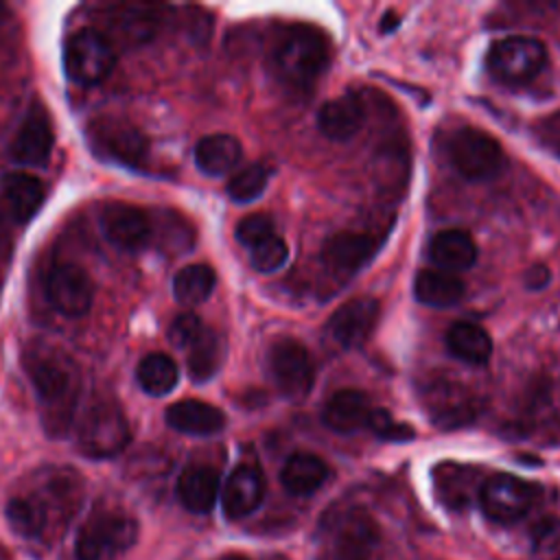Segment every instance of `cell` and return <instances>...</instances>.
<instances>
[{
  "label": "cell",
  "mask_w": 560,
  "mask_h": 560,
  "mask_svg": "<svg viewBox=\"0 0 560 560\" xmlns=\"http://www.w3.org/2000/svg\"><path fill=\"white\" fill-rule=\"evenodd\" d=\"M22 365L39 400L46 433L63 438L72 427L81 394L79 365L66 350L42 339L24 348Z\"/></svg>",
  "instance_id": "6da1fadb"
},
{
  "label": "cell",
  "mask_w": 560,
  "mask_h": 560,
  "mask_svg": "<svg viewBox=\"0 0 560 560\" xmlns=\"http://www.w3.org/2000/svg\"><path fill=\"white\" fill-rule=\"evenodd\" d=\"M330 48L326 37L311 26L289 28L273 48V70L291 88H308L328 66Z\"/></svg>",
  "instance_id": "7a4b0ae2"
},
{
  "label": "cell",
  "mask_w": 560,
  "mask_h": 560,
  "mask_svg": "<svg viewBox=\"0 0 560 560\" xmlns=\"http://www.w3.org/2000/svg\"><path fill=\"white\" fill-rule=\"evenodd\" d=\"M138 538V523L122 510L98 508L81 525L74 542L77 560H118Z\"/></svg>",
  "instance_id": "3957f363"
},
{
  "label": "cell",
  "mask_w": 560,
  "mask_h": 560,
  "mask_svg": "<svg viewBox=\"0 0 560 560\" xmlns=\"http://www.w3.org/2000/svg\"><path fill=\"white\" fill-rule=\"evenodd\" d=\"M129 438L131 431L125 411L112 398H96L79 420L77 446L85 457H114L129 444Z\"/></svg>",
  "instance_id": "277c9868"
},
{
  "label": "cell",
  "mask_w": 560,
  "mask_h": 560,
  "mask_svg": "<svg viewBox=\"0 0 560 560\" xmlns=\"http://www.w3.org/2000/svg\"><path fill=\"white\" fill-rule=\"evenodd\" d=\"M116 66V50L98 28H79L63 46V70L79 85H94L109 77Z\"/></svg>",
  "instance_id": "5b68a950"
},
{
  "label": "cell",
  "mask_w": 560,
  "mask_h": 560,
  "mask_svg": "<svg viewBox=\"0 0 560 560\" xmlns=\"http://www.w3.org/2000/svg\"><path fill=\"white\" fill-rule=\"evenodd\" d=\"M448 160L453 168L470 182L492 179L505 166L501 144L486 131L472 127H462L451 136Z\"/></svg>",
  "instance_id": "8992f818"
},
{
  "label": "cell",
  "mask_w": 560,
  "mask_h": 560,
  "mask_svg": "<svg viewBox=\"0 0 560 560\" xmlns=\"http://www.w3.org/2000/svg\"><path fill=\"white\" fill-rule=\"evenodd\" d=\"M486 63L494 79L518 85L540 74L547 63V48L536 37L512 35L490 46Z\"/></svg>",
  "instance_id": "52a82bcc"
},
{
  "label": "cell",
  "mask_w": 560,
  "mask_h": 560,
  "mask_svg": "<svg viewBox=\"0 0 560 560\" xmlns=\"http://www.w3.org/2000/svg\"><path fill=\"white\" fill-rule=\"evenodd\" d=\"M269 372L280 394L289 400H302L311 392L315 378L311 352L293 337H280L271 343Z\"/></svg>",
  "instance_id": "ba28073f"
},
{
  "label": "cell",
  "mask_w": 560,
  "mask_h": 560,
  "mask_svg": "<svg viewBox=\"0 0 560 560\" xmlns=\"http://www.w3.org/2000/svg\"><path fill=\"white\" fill-rule=\"evenodd\" d=\"M538 488L529 481L499 472L488 477L479 490V503L483 514L494 523H514L523 518L534 505Z\"/></svg>",
  "instance_id": "9c48e42d"
},
{
  "label": "cell",
  "mask_w": 560,
  "mask_h": 560,
  "mask_svg": "<svg viewBox=\"0 0 560 560\" xmlns=\"http://www.w3.org/2000/svg\"><path fill=\"white\" fill-rule=\"evenodd\" d=\"M92 149L107 158L116 160L129 168H140L149 153L147 136L129 120L122 118H98L90 125Z\"/></svg>",
  "instance_id": "30bf717a"
},
{
  "label": "cell",
  "mask_w": 560,
  "mask_h": 560,
  "mask_svg": "<svg viewBox=\"0 0 560 560\" xmlns=\"http://www.w3.org/2000/svg\"><path fill=\"white\" fill-rule=\"evenodd\" d=\"M378 525L365 510H348L335 521L328 545L326 560H370L378 545Z\"/></svg>",
  "instance_id": "8fae6325"
},
{
  "label": "cell",
  "mask_w": 560,
  "mask_h": 560,
  "mask_svg": "<svg viewBox=\"0 0 560 560\" xmlns=\"http://www.w3.org/2000/svg\"><path fill=\"white\" fill-rule=\"evenodd\" d=\"M98 221L103 236L122 252H140L153 241V221L138 206L122 201L105 203Z\"/></svg>",
  "instance_id": "7c38bea8"
},
{
  "label": "cell",
  "mask_w": 560,
  "mask_h": 560,
  "mask_svg": "<svg viewBox=\"0 0 560 560\" xmlns=\"http://www.w3.org/2000/svg\"><path fill=\"white\" fill-rule=\"evenodd\" d=\"M46 298L61 315L81 317L92 306L94 287L79 265L59 262L46 276Z\"/></svg>",
  "instance_id": "4fadbf2b"
},
{
  "label": "cell",
  "mask_w": 560,
  "mask_h": 560,
  "mask_svg": "<svg viewBox=\"0 0 560 560\" xmlns=\"http://www.w3.org/2000/svg\"><path fill=\"white\" fill-rule=\"evenodd\" d=\"M52 142L50 118L39 103H33L9 144V155L24 166H44L50 158Z\"/></svg>",
  "instance_id": "5bb4252c"
},
{
  "label": "cell",
  "mask_w": 560,
  "mask_h": 560,
  "mask_svg": "<svg viewBox=\"0 0 560 560\" xmlns=\"http://www.w3.org/2000/svg\"><path fill=\"white\" fill-rule=\"evenodd\" d=\"M378 311L381 306L374 298L348 300L330 315L326 332L341 348H357L370 337L378 319Z\"/></svg>",
  "instance_id": "9a60e30c"
},
{
  "label": "cell",
  "mask_w": 560,
  "mask_h": 560,
  "mask_svg": "<svg viewBox=\"0 0 560 560\" xmlns=\"http://www.w3.org/2000/svg\"><path fill=\"white\" fill-rule=\"evenodd\" d=\"M265 497V477L258 466L241 464L236 466L223 490H221V505L228 518H243L252 514Z\"/></svg>",
  "instance_id": "2e32d148"
},
{
  "label": "cell",
  "mask_w": 560,
  "mask_h": 560,
  "mask_svg": "<svg viewBox=\"0 0 560 560\" xmlns=\"http://www.w3.org/2000/svg\"><path fill=\"white\" fill-rule=\"evenodd\" d=\"M46 188L42 179L28 173H9L2 179V206L11 221L28 223L42 208Z\"/></svg>",
  "instance_id": "e0dca14e"
},
{
  "label": "cell",
  "mask_w": 560,
  "mask_h": 560,
  "mask_svg": "<svg viewBox=\"0 0 560 560\" xmlns=\"http://www.w3.org/2000/svg\"><path fill=\"white\" fill-rule=\"evenodd\" d=\"M376 241L368 234L337 232L324 243L322 258L330 269L352 273L359 271L376 254Z\"/></svg>",
  "instance_id": "ac0fdd59"
},
{
  "label": "cell",
  "mask_w": 560,
  "mask_h": 560,
  "mask_svg": "<svg viewBox=\"0 0 560 560\" xmlns=\"http://www.w3.org/2000/svg\"><path fill=\"white\" fill-rule=\"evenodd\" d=\"M166 424L186 435H214L225 427V413L203 400L186 398L171 405L164 413Z\"/></svg>",
  "instance_id": "d6986e66"
},
{
  "label": "cell",
  "mask_w": 560,
  "mask_h": 560,
  "mask_svg": "<svg viewBox=\"0 0 560 560\" xmlns=\"http://www.w3.org/2000/svg\"><path fill=\"white\" fill-rule=\"evenodd\" d=\"M370 413H372V405L363 392L339 389L326 400L322 420L335 433H354L363 427L368 429Z\"/></svg>",
  "instance_id": "ffe728a7"
},
{
  "label": "cell",
  "mask_w": 560,
  "mask_h": 560,
  "mask_svg": "<svg viewBox=\"0 0 560 560\" xmlns=\"http://www.w3.org/2000/svg\"><path fill=\"white\" fill-rule=\"evenodd\" d=\"M365 120V105L354 94L326 101L317 112V127L330 140H350Z\"/></svg>",
  "instance_id": "44dd1931"
},
{
  "label": "cell",
  "mask_w": 560,
  "mask_h": 560,
  "mask_svg": "<svg viewBox=\"0 0 560 560\" xmlns=\"http://www.w3.org/2000/svg\"><path fill=\"white\" fill-rule=\"evenodd\" d=\"M177 497L195 514L210 512L219 497V472L201 464L188 466L177 479Z\"/></svg>",
  "instance_id": "7402d4cb"
},
{
  "label": "cell",
  "mask_w": 560,
  "mask_h": 560,
  "mask_svg": "<svg viewBox=\"0 0 560 560\" xmlns=\"http://www.w3.org/2000/svg\"><path fill=\"white\" fill-rule=\"evenodd\" d=\"M429 256L446 273L448 271H464V269L475 265L477 245H475V241L468 232L451 228V230L438 232L431 238Z\"/></svg>",
  "instance_id": "603a6c76"
},
{
  "label": "cell",
  "mask_w": 560,
  "mask_h": 560,
  "mask_svg": "<svg viewBox=\"0 0 560 560\" xmlns=\"http://www.w3.org/2000/svg\"><path fill=\"white\" fill-rule=\"evenodd\" d=\"M243 158L241 142L230 133L203 136L195 147V164L201 173L219 177L230 173Z\"/></svg>",
  "instance_id": "cb8c5ba5"
},
{
  "label": "cell",
  "mask_w": 560,
  "mask_h": 560,
  "mask_svg": "<svg viewBox=\"0 0 560 560\" xmlns=\"http://www.w3.org/2000/svg\"><path fill=\"white\" fill-rule=\"evenodd\" d=\"M328 479V466L322 457L313 453H293L280 472L282 486L295 494L306 497L313 494Z\"/></svg>",
  "instance_id": "d4e9b609"
},
{
  "label": "cell",
  "mask_w": 560,
  "mask_h": 560,
  "mask_svg": "<svg viewBox=\"0 0 560 560\" xmlns=\"http://www.w3.org/2000/svg\"><path fill=\"white\" fill-rule=\"evenodd\" d=\"M7 521L18 536L28 540L42 538L50 529V516L35 492L13 497L7 503Z\"/></svg>",
  "instance_id": "484cf974"
},
{
  "label": "cell",
  "mask_w": 560,
  "mask_h": 560,
  "mask_svg": "<svg viewBox=\"0 0 560 560\" xmlns=\"http://www.w3.org/2000/svg\"><path fill=\"white\" fill-rule=\"evenodd\" d=\"M464 282L446 271H420L413 282V295L418 302L435 308H446L464 298Z\"/></svg>",
  "instance_id": "4316f807"
},
{
  "label": "cell",
  "mask_w": 560,
  "mask_h": 560,
  "mask_svg": "<svg viewBox=\"0 0 560 560\" xmlns=\"http://www.w3.org/2000/svg\"><path fill=\"white\" fill-rule=\"evenodd\" d=\"M446 346L457 359H462L470 365H481L492 354L490 335L481 326L470 324V322L453 324L446 332Z\"/></svg>",
  "instance_id": "83f0119b"
},
{
  "label": "cell",
  "mask_w": 560,
  "mask_h": 560,
  "mask_svg": "<svg viewBox=\"0 0 560 560\" xmlns=\"http://www.w3.org/2000/svg\"><path fill=\"white\" fill-rule=\"evenodd\" d=\"M217 284V273L206 262H195L182 267L173 278V293L175 300L184 306L201 304L210 298Z\"/></svg>",
  "instance_id": "f1b7e54d"
},
{
  "label": "cell",
  "mask_w": 560,
  "mask_h": 560,
  "mask_svg": "<svg viewBox=\"0 0 560 560\" xmlns=\"http://www.w3.org/2000/svg\"><path fill=\"white\" fill-rule=\"evenodd\" d=\"M136 378L140 389L147 392L149 396H166L168 392L175 389L179 381V370L168 354L151 352L138 363Z\"/></svg>",
  "instance_id": "f546056e"
},
{
  "label": "cell",
  "mask_w": 560,
  "mask_h": 560,
  "mask_svg": "<svg viewBox=\"0 0 560 560\" xmlns=\"http://www.w3.org/2000/svg\"><path fill=\"white\" fill-rule=\"evenodd\" d=\"M221 363H223V341L214 330L203 328L199 339L188 348V357H186L188 376L195 383H206L219 372Z\"/></svg>",
  "instance_id": "4dcf8cb0"
},
{
  "label": "cell",
  "mask_w": 560,
  "mask_h": 560,
  "mask_svg": "<svg viewBox=\"0 0 560 560\" xmlns=\"http://www.w3.org/2000/svg\"><path fill=\"white\" fill-rule=\"evenodd\" d=\"M435 490L444 505L466 508L475 490V472L455 464H442L435 468Z\"/></svg>",
  "instance_id": "1f68e13d"
},
{
  "label": "cell",
  "mask_w": 560,
  "mask_h": 560,
  "mask_svg": "<svg viewBox=\"0 0 560 560\" xmlns=\"http://www.w3.org/2000/svg\"><path fill=\"white\" fill-rule=\"evenodd\" d=\"M431 409H433V418L438 424L442 427H457L464 424L472 418L470 411V400L466 389L462 387H446V383L438 389L431 392Z\"/></svg>",
  "instance_id": "d6a6232c"
},
{
  "label": "cell",
  "mask_w": 560,
  "mask_h": 560,
  "mask_svg": "<svg viewBox=\"0 0 560 560\" xmlns=\"http://www.w3.org/2000/svg\"><path fill=\"white\" fill-rule=\"evenodd\" d=\"M269 182V168L265 164H249L236 171L228 182L230 199L238 203H249L262 195Z\"/></svg>",
  "instance_id": "836d02e7"
},
{
  "label": "cell",
  "mask_w": 560,
  "mask_h": 560,
  "mask_svg": "<svg viewBox=\"0 0 560 560\" xmlns=\"http://www.w3.org/2000/svg\"><path fill=\"white\" fill-rule=\"evenodd\" d=\"M289 258V247L280 236H269L265 241H260L258 245H254L249 249V260L252 267L260 273H271L276 269H280Z\"/></svg>",
  "instance_id": "e575fe53"
},
{
  "label": "cell",
  "mask_w": 560,
  "mask_h": 560,
  "mask_svg": "<svg viewBox=\"0 0 560 560\" xmlns=\"http://www.w3.org/2000/svg\"><path fill=\"white\" fill-rule=\"evenodd\" d=\"M534 560H560V518H545L534 529Z\"/></svg>",
  "instance_id": "d590c367"
},
{
  "label": "cell",
  "mask_w": 560,
  "mask_h": 560,
  "mask_svg": "<svg viewBox=\"0 0 560 560\" xmlns=\"http://www.w3.org/2000/svg\"><path fill=\"white\" fill-rule=\"evenodd\" d=\"M162 234H164V245L166 249H171L173 254H182V252H188L192 247V241H195V234H192V228L175 212H166L164 214V221L160 223L158 228Z\"/></svg>",
  "instance_id": "8d00e7d4"
},
{
  "label": "cell",
  "mask_w": 560,
  "mask_h": 560,
  "mask_svg": "<svg viewBox=\"0 0 560 560\" xmlns=\"http://www.w3.org/2000/svg\"><path fill=\"white\" fill-rule=\"evenodd\" d=\"M234 236L241 245L245 247H254L258 245L260 241L273 236V221L267 217V214H247L243 217L238 223H236V230H234Z\"/></svg>",
  "instance_id": "74e56055"
},
{
  "label": "cell",
  "mask_w": 560,
  "mask_h": 560,
  "mask_svg": "<svg viewBox=\"0 0 560 560\" xmlns=\"http://www.w3.org/2000/svg\"><path fill=\"white\" fill-rule=\"evenodd\" d=\"M203 322L195 315V313H182L177 315L171 326H168V341L175 346V348H184L188 350L197 339L199 335L203 332Z\"/></svg>",
  "instance_id": "f35d334b"
},
{
  "label": "cell",
  "mask_w": 560,
  "mask_h": 560,
  "mask_svg": "<svg viewBox=\"0 0 560 560\" xmlns=\"http://www.w3.org/2000/svg\"><path fill=\"white\" fill-rule=\"evenodd\" d=\"M368 429L372 433H376L381 440H411L413 438V429L402 422H396L385 409H372Z\"/></svg>",
  "instance_id": "ab89813d"
},
{
  "label": "cell",
  "mask_w": 560,
  "mask_h": 560,
  "mask_svg": "<svg viewBox=\"0 0 560 560\" xmlns=\"http://www.w3.org/2000/svg\"><path fill=\"white\" fill-rule=\"evenodd\" d=\"M542 138L547 140V144L560 155V118H549L542 125Z\"/></svg>",
  "instance_id": "60d3db41"
},
{
  "label": "cell",
  "mask_w": 560,
  "mask_h": 560,
  "mask_svg": "<svg viewBox=\"0 0 560 560\" xmlns=\"http://www.w3.org/2000/svg\"><path fill=\"white\" fill-rule=\"evenodd\" d=\"M525 282L529 289H540L549 282V269L545 265H534L527 276H525Z\"/></svg>",
  "instance_id": "b9f144b4"
},
{
  "label": "cell",
  "mask_w": 560,
  "mask_h": 560,
  "mask_svg": "<svg viewBox=\"0 0 560 560\" xmlns=\"http://www.w3.org/2000/svg\"><path fill=\"white\" fill-rule=\"evenodd\" d=\"M398 22H400V18H398L394 11H389V13H385V20L381 22V31H383V33H389L392 28L398 26Z\"/></svg>",
  "instance_id": "7bdbcfd3"
},
{
  "label": "cell",
  "mask_w": 560,
  "mask_h": 560,
  "mask_svg": "<svg viewBox=\"0 0 560 560\" xmlns=\"http://www.w3.org/2000/svg\"><path fill=\"white\" fill-rule=\"evenodd\" d=\"M223 560H247L245 556H228V558H223Z\"/></svg>",
  "instance_id": "ee69618b"
}]
</instances>
